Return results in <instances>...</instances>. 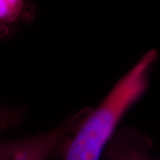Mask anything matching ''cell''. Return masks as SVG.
Returning a JSON list of instances; mask_svg holds the SVG:
<instances>
[{
    "mask_svg": "<svg viewBox=\"0 0 160 160\" xmlns=\"http://www.w3.org/2000/svg\"><path fill=\"white\" fill-rule=\"evenodd\" d=\"M151 49L120 78L96 109H91L52 156L62 160H100L121 119L147 91L149 73L158 60Z\"/></svg>",
    "mask_w": 160,
    "mask_h": 160,
    "instance_id": "6da1fadb",
    "label": "cell"
},
{
    "mask_svg": "<svg viewBox=\"0 0 160 160\" xmlns=\"http://www.w3.org/2000/svg\"><path fill=\"white\" fill-rule=\"evenodd\" d=\"M91 108L73 115L49 131L12 141H0V160H48L57 146L74 131Z\"/></svg>",
    "mask_w": 160,
    "mask_h": 160,
    "instance_id": "7a4b0ae2",
    "label": "cell"
},
{
    "mask_svg": "<svg viewBox=\"0 0 160 160\" xmlns=\"http://www.w3.org/2000/svg\"><path fill=\"white\" fill-rule=\"evenodd\" d=\"M152 148L153 141L147 133L123 127L116 132L103 154L106 160H160L150 157Z\"/></svg>",
    "mask_w": 160,
    "mask_h": 160,
    "instance_id": "3957f363",
    "label": "cell"
},
{
    "mask_svg": "<svg viewBox=\"0 0 160 160\" xmlns=\"http://www.w3.org/2000/svg\"><path fill=\"white\" fill-rule=\"evenodd\" d=\"M25 0H0V25H9L22 14Z\"/></svg>",
    "mask_w": 160,
    "mask_h": 160,
    "instance_id": "277c9868",
    "label": "cell"
}]
</instances>
